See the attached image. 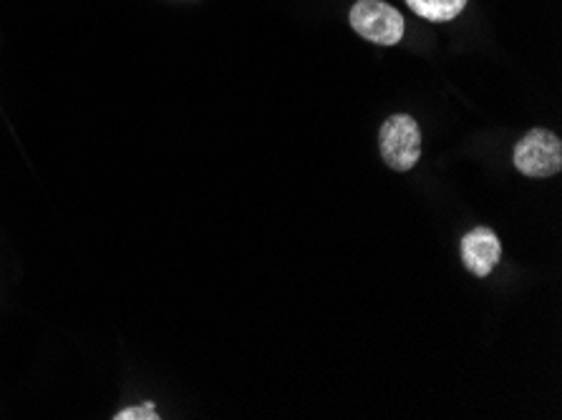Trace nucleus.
Returning a JSON list of instances; mask_svg holds the SVG:
<instances>
[{
	"label": "nucleus",
	"instance_id": "obj_2",
	"mask_svg": "<svg viewBox=\"0 0 562 420\" xmlns=\"http://www.w3.org/2000/svg\"><path fill=\"white\" fill-rule=\"evenodd\" d=\"M381 157L391 169L408 171L422 157V132L412 116H391L379 134Z\"/></svg>",
	"mask_w": 562,
	"mask_h": 420
},
{
	"label": "nucleus",
	"instance_id": "obj_3",
	"mask_svg": "<svg viewBox=\"0 0 562 420\" xmlns=\"http://www.w3.org/2000/svg\"><path fill=\"white\" fill-rule=\"evenodd\" d=\"M515 167L525 177H552L562 169V144L552 132L535 128L515 147Z\"/></svg>",
	"mask_w": 562,
	"mask_h": 420
},
{
	"label": "nucleus",
	"instance_id": "obj_5",
	"mask_svg": "<svg viewBox=\"0 0 562 420\" xmlns=\"http://www.w3.org/2000/svg\"><path fill=\"white\" fill-rule=\"evenodd\" d=\"M406 5L412 8L416 15H422V19L445 23L457 19V15L464 11L467 0H406Z\"/></svg>",
	"mask_w": 562,
	"mask_h": 420
},
{
	"label": "nucleus",
	"instance_id": "obj_6",
	"mask_svg": "<svg viewBox=\"0 0 562 420\" xmlns=\"http://www.w3.org/2000/svg\"><path fill=\"white\" fill-rule=\"evenodd\" d=\"M116 420H157L159 416H157V410L151 408V406H136V408H126V410H122V413H116L114 416Z\"/></svg>",
	"mask_w": 562,
	"mask_h": 420
},
{
	"label": "nucleus",
	"instance_id": "obj_1",
	"mask_svg": "<svg viewBox=\"0 0 562 420\" xmlns=\"http://www.w3.org/2000/svg\"><path fill=\"white\" fill-rule=\"evenodd\" d=\"M351 25L361 38L379 46H396L404 38V15L383 0H359L351 8Z\"/></svg>",
	"mask_w": 562,
	"mask_h": 420
},
{
	"label": "nucleus",
	"instance_id": "obj_4",
	"mask_svg": "<svg viewBox=\"0 0 562 420\" xmlns=\"http://www.w3.org/2000/svg\"><path fill=\"white\" fill-rule=\"evenodd\" d=\"M502 257V245L497 235L487 227H476L462 239V260L464 268L476 277H487L495 270Z\"/></svg>",
	"mask_w": 562,
	"mask_h": 420
}]
</instances>
